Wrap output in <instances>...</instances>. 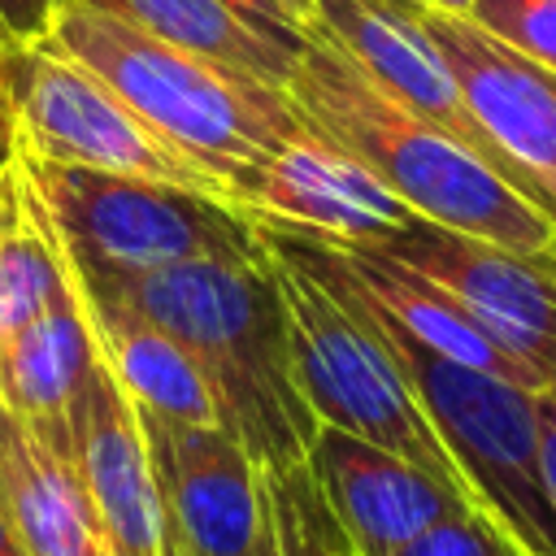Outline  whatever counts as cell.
Wrapping results in <instances>:
<instances>
[{"mask_svg": "<svg viewBox=\"0 0 556 556\" xmlns=\"http://www.w3.org/2000/svg\"><path fill=\"white\" fill-rule=\"evenodd\" d=\"M96 361V339L78 300L43 313L0 339V404L26 417L39 434L70 443V400Z\"/></svg>", "mask_w": 556, "mask_h": 556, "instance_id": "obj_17", "label": "cell"}, {"mask_svg": "<svg viewBox=\"0 0 556 556\" xmlns=\"http://www.w3.org/2000/svg\"><path fill=\"white\" fill-rule=\"evenodd\" d=\"M391 556H521V552L500 534V526L486 513L465 508L456 517L426 526L421 534H413Z\"/></svg>", "mask_w": 556, "mask_h": 556, "instance_id": "obj_22", "label": "cell"}, {"mask_svg": "<svg viewBox=\"0 0 556 556\" xmlns=\"http://www.w3.org/2000/svg\"><path fill=\"white\" fill-rule=\"evenodd\" d=\"M139 426L182 556H248L269 495L243 443L222 426H187L152 413H139Z\"/></svg>", "mask_w": 556, "mask_h": 556, "instance_id": "obj_11", "label": "cell"}, {"mask_svg": "<svg viewBox=\"0 0 556 556\" xmlns=\"http://www.w3.org/2000/svg\"><path fill=\"white\" fill-rule=\"evenodd\" d=\"M265 491H269V513L278 526V539L287 556H361L348 534L339 530L330 504L321 500L308 465H282V469H261Z\"/></svg>", "mask_w": 556, "mask_h": 556, "instance_id": "obj_20", "label": "cell"}, {"mask_svg": "<svg viewBox=\"0 0 556 556\" xmlns=\"http://www.w3.org/2000/svg\"><path fill=\"white\" fill-rule=\"evenodd\" d=\"M70 300H78L70 252L9 152L0 161V339Z\"/></svg>", "mask_w": 556, "mask_h": 556, "instance_id": "obj_18", "label": "cell"}, {"mask_svg": "<svg viewBox=\"0 0 556 556\" xmlns=\"http://www.w3.org/2000/svg\"><path fill=\"white\" fill-rule=\"evenodd\" d=\"M4 130L26 156L191 187L226 200V187L165 143L100 74L52 48L48 39L9 48L4 56Z\"/></svg>", "mask_w": 556, "mask_h": 556, "instance_id": "obj_7", "label": "cell"}, {"mask_svg": "<svg viewBox=\"0 0 556 556\" xmlns=\"http://www.w3.org/2000/svg\"><path fill=\"white\" fill-rule=\"evenodd\" d=\"M543 395L556 404V352H552V361H547V387H543Z\"/></svg>", "mask_w": 556, "mask_h": 556, "instance_id": "obj_29", "label": "cell"}, {"mask_svg": "<svg viewBox=\"0 0 556 556\" xmlns=\"http://www.w3.org/2000/svg\"><path fill=\"white\" fill-rule=\"evenodd\" d=\"M83 313L100 361L109 365V374L122 382V391L139 413L187 426H217L213 391L200 365L191 361V352L169 330H161L156 321L139 317L135 308L100 291H83Z\"/></svg>", "mask_w": 556, "mask_h": 556, "instance_id": "obj_16", "label": "cell"}, {"mask_svg": "<svg viewBox=\"0 0 556 556\" xmlns=\"http://www.w3.org/2000/svg\"><path fill=\"white\" fill-rule=\"evenodd\" d=\"M304 465L361 556H391L426 526L473 508L465 495L408 465L404 456L334 426H317Z\"/></svg>", "mask_w": 556, "mask_h": 556, "instance_id": "obj_13", "label": "cell"}, {"mask_svg": "<svg viewBox=\"0 0 556 556\" xmlns=\"http://www.w3.org/2000/svg\"><path fill=\"white\" fill-rule=\"evenodd\" d=\"M48 208L70 265L96 278H130L178 261H265L256 217L191 187L56 165L9 148Z\"/></svg>", "mask_w": 556, "mask_h": 556, "instance_id": "obj_6", "label": "cell"}, {"mask_svg": "<svg viewBox=\"0 0 556 556\" xmlns=\"http://www.w3.org/2000/svg\"><path fill=\"white\" fill-rule=\"evenodd\" d=\"M465 17L521 56L556 70V0H473Z\"/></svg>", "mask_w": 556, "mask_h": 556, "instance_id": "obj_21", "label": "cell"}, {"mask_svg": "<svg viewBox=\"0 0 556 556\" xmlns=\"http://www.w3.org/2000/svg\"><path fill=\"white\" fill-rule=\"evenodd\" d=\"M74 278L83 291L113 295L139 317L156 321L191 352L213 391L217 426L243 443L256 469L304 460L317 421L295 387L287 308L269 256L178 261L130 278H96L74 269Z\"/></svg>", "mask_w": 556, "mask_h": 556, "instance_id": "obj_1", "label": "cell"}, {"mask_svg": "<svg viewBox=\"0 0 556 556\" xmlns=\"http://www.w3.org/2000/svg\"><path fill=\"white\" fill-rule=\"evenodd\" d=\"M534 417H539V460H543V482H547V495H552V508H556V404L539 391L534 400Z\"/></svg>", "mask_w": 556, "mask_h": 556, "instance_id": "obj_25", "label": "cell"}, {"mask_svg": "<svg viewBox=\"0 0 556 556\" xmlns=\"http://www.w3.org/2000/svg\"><path fill=\"white\" fill-rule=\"evenodd\" d=\"M421 26L447 56V70L486 139L556 217V70L521 56L460 13L430 9L426 0Z\"/></svg>", "mask_w": 556, "mask_h": 556, "instance_id": "obj_10", "label": "cell"}, {"mask_svg": "<svg viewBox=\"0 0 556 556\" xmlns=\"http://www.w3.org/2000/svg\"><path fill=\"white\" fill-rule=\"evenodd\" d=\"M83 9H96L104 17H117L161 43H174L191 56L243 70L269 87L287 91V78L295 70L300 48H287L261 30H252L248 22H239L226 4L217 0H70Z\"/></svg>", "mask_w": 556, "mask_h": 556, "instance_id": "obj_19", "label": "cell"}, {"mask_svg": "<svg viewBox=\"0 0 556 556\" xmlns=\"http://www.w3.org/2000/svg\"><path fill=\"white\" fill-rule=\"evenodd\" d=\"M217 4H226L239 22L287 48H304V35L313 26V0H217Z\"/></svg>", "mask_w": 556, "mask_h": 556, "instance_id": "obj_23", "label": "cell"}, {"mask_svg": "<svg viewBox=\"0 0 556 556\" xmlns=\"http://www.w3.org/2000/svg\"><path fill=\"white\" fill-rule=\"evenodd\" d=\"M70 447L96 500L109 556H182L148 460L139 413L100 352L70 400Z\"/></svg>", "mask_w": 556, "mask_h": 556, "instance_id": "obj_12", "label": "cell"}, {"mask_svg": "<svg viewBox=\"0 0 556 556\" xmlns=\"http://www.w3.org/2000/svg\"><path fill=\"white\" fill-rule=\"evenodd\" d=\"M369 248L443 287L547 387V361L556 352V252H513L417 213Z\"/></svg>", "mask_w": 556, "mask_h": 556, "instance_id": "obj_8", "label": "cell"}, {"mask_svg": "<svg viewBox=\"0 0 556 556\" xmlns=\"http://www.w3.org/2000/svg\"><path fill=\"white\" fill-rule=\"evenodd\" d=\"M265 478V473H261ZM269 495V491H265ZM248 556H287V547H282V539H278V526H274V513H265V526H261V534H256V543H252V552Z\"/></svg>", "mask_w": 556, "mask_h": 556, "instance_id": "obj_26", "label": "cell"}, {"mask_svg": "<svg viewBox=\"0 0 556 556\" xmlns=\"http://www.w3.org/2000/svg\"><path fill=\"white\" fill-rule=\"evenodd\" d=\"M61 0H0V39L9 48L39 43L52 30Z\"/></svg>", "mask_w": 556, "mask_h": 556, "instance_id": "obj_24", "label": "cell"}, {"mask_svg": "<svg viewBox=\"0 0 556 556\" xmlns=\"http://www.w3.org/2000/svg\"><path fill=\"white\" fill-rule=\"evenodd\" d=\"M0 556H26L22 552V543H17V534H13V526H9V517L0 513Z\"/></svg>", "mask_w": 556, "mask_h": 556, "instance_id": "obj_27", "label": "cell"}, {"mask_svg": "<svg viewBox=\"0 0 556 556\" xmlns=\"http://www.w3.org/2000/svg\"><path fill=\"white\" fill-rule=\"evenodd\" d=\"M256 226L265 239H274L278 248L300 256L308 269H317L278 226H269V222H256ZM317 274L330 278L326 269H317ZM365 313L391 343L417 404L426 408L443 452L452 456V465L465 482L469 504L478 513H486L521 556H556V508H552V495L543 482V460H539V417H534L539 391H526L517 382L491 378L469 365H456V361L421 348L417 339H408L400 326H391L374 308H365Z\"/></svg>", "mask_w": 556, "mask_h": 556, "instance_id": "obj_4", "label": "cell"}, {"mask_svg": "<svg viewBox=\"0 0 556 556\" xmlns=\"http://www.w3.org/2000/svg\"><path fill=\"white\" fill-rule=\"evenodd\" d=\"M287 100L300 122L356 156L417 217L491 239L513 252H556V217L491 174L447 130L374 87L317 30L304 35Z\"/></svg>", "mask_w": 556, "mask_h": 556, "instance_id": "obj_2", "label": "cell"}, {"mask_svg": "<svg viewBox=\"0 0 556 556\" xmlns=\"http://www.w3.org/2000/svg\"><path fill=\"white\" fill-rule=\"evenodd\" d=\"M235 204L256 222L334 243H374L413 217V208L387 182H378L356 156L339 152L313 130L274 152L235 191Z\"/></svg>", "mask_w": 556, "mask_h": 556, "instance_id": "obj_14", "label": "cell"}, {"mask_svg": "<svg viewBox=\"0 0 556 556\" xmlns=\"http://www.w3.org/2000/svg\"><path fill=\"white\" fill-rule=\"evenodd\" d=\"M308 30H317L374 87H382L391 100L408 104L439 130H447L491 174H500L508 187H517L526 200H534L543 208L534 187L504 161V152L486 139V130L469 113V104L447 70V56L421 26V0H313Z\"/></svg>", "mask_w": 556, "mask_h": 556, "instance_id": "obj_9", "label": "cell"}, {"mask_svg": "<svg viewBox=\"0 0 556 556\" xmlns=\"http://www.w3.org/2000/svg\"><path fill=\"white\" fill-rule=\"evenodd\" d=\"M4 56H9V43L0 39V117H4Z\"/></svg>", "mask_w": 556, "mask_h": 556, "instance_id": "obj_30", "label": "cell"}, {"mask_svg": "<svg viewBox=\"0 0 556 556\" xmlns=\"http://www.w3.org/2000/svg\"><path fill=\"white\" fill-rule=\"evenodd\" d=\"M43 39L100 74L165 143L208 169L230 204L274 152L308 135L282 87L191 56L96 9L61 0Z\"/></svg>", "mask_w": 556, "mask_h": 556, "instance_id": "obj_3", "label": "cell"}, {"mask_svg": "<svg viewBox=\"0 0 556 556\" xmlns=\"http://www.w3.org/2000/svg\"><path fill=\"white\" fill-rule=\"evenodd\" d=\"M265 248L274 261L282 308H287L295 387L313 421L348 430L365 443H378L404 456L408 465L426 469L456 495H465V482L452 456L443 452L426 408L417 404L391 343L369 321V313L343 287L308 269L300 256H291L274 239H265Z\"/></svg>", "mask_w": 556, "mask_h": 556, "instance_id": "obj_5", "label": "cell"}, {"mask_svg": "<svg viewBox=\"0 0 556 556\" xmlns=\"http://www.w3.org/2000/svg\"><path fill=\"white\" fill-rule=\"evenodd\" d=\"M0 513L26 556H109L74 447L0 404Z\"/></svg>", "mask_w": 556, "mask_h": 556, "instance_id": "obj_15", "label": "cell"}, {"mask_svg": "<svg viewBox=\"0 0 556 556\" xmlns=\"http://www.w3.org/2000/svg\"><path fill=\"white\" fill-rule=\"evenodd\" d=\"M426 4H430V9H439V13H460V17L473 9V0H426Z\"/></svg>", "mask_w": 556, "mask_h": 556, "instance_id": "obj_28", "label": "cell"}]
</instances>
